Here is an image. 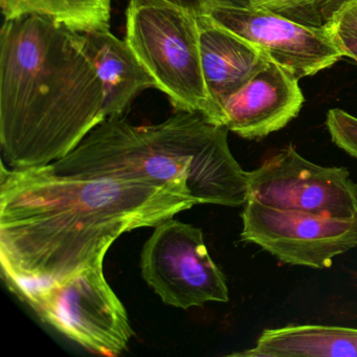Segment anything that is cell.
<instances>
[{
    "mask_svg": "<svg viewBox=\"0 0 357 357\" xmlns=\"http://www.w3.org/2000/svg\"><path fill=\"white\" fill-rule=\"evenodd\" d=\"M248 200L319 216L357 217V183L349 171L309 162L291 145L248 172Z\"/></svg>",
    "mask_w": 357,
    "mask_h": 357,
    "instance_id": "obj_7",
    "label": "cell"
},
{
    "mask_svg": "<svg viewBox=\"0 0 357 357\" xmlns=\"http://www.w3.org/2000/svg\"><path fill=\"white\" fill-rule=\"evenodd\" d=\"M334 26L357 29V0H352L344 10ZM332 29V28H331Z\"/></svg>",
    "mask_w": 357,
    "mask_h": 357,
    "instance_id": "obj_19",
    "label": "cell"
},
{
    "mask_svg": "<svg viewBox=\"0 0 357 357\" xmlns=\"http://www.w3.org/2000/svg\"><path fill=\"white\" fill-rule=\"evenodd\" d=\"M3 20L45 16L79 33L109 30L112 0H0Z\"/></svg>",
    "mask_w": 357,
    "mask_h": 357,
    "instance_id": "obj_14",
    "label": "cell"
},
{
    "mask_svg": "<svg viewBox=\"0 0 357 357\" xmlns=\"http://www.w3.org/2000/svg\"><path fill=\"white\" fill-rule=\"evenodd\" d=\"M352 0H250V6L268 10L309 28L331 30Z\"/></svg>",
    "mask_w": 357,
    "mask_h": 357,
    "instance_id": "obj_15",
    "label": "cell"
},
{
    "mask_svg": "<svg viewBox=\"0 0 357 357\" xmlns=\"http://www.w3.org/2000/svg\"><path fill=\"white\" fill-rule=\"evenodd\" d=\"M103 263L15 294L41 321L89 352L118 356L135 332L126 308L105 279Z\"/></svg>",
    "mask_w": 357,
    "mask_h": 357,
    "instance_id": "obj_5",
    "label": "cell"
},
{
    "mask_svg": "<svg viewBox=\"0 0 357 357\" xmlns=\"http://www.w3.org/2000/svg\"><path fill=\"white\" fill-rule=\"evenodd\" d=\"M330 31L340 51L344 54V57L350 58L357 62V29L334 26Z\"/></svg>",
    "mask_w": 357,
    "mask_h": 357,
    "instance_id": "obj_17",
    "label": "cell"
},
{
    "mask_svg": "<svg viewBox=\"0 0 357 357\" xmlns=\"http://www.w3.org/2000/svg\"><path fill=\"white\" fill-rule=\"evenodd\" d=\"M196 17L204 80L216 108L214 124L218 125L221 102L245 84L268 59L243 39L202 16Z\"/></svg>",
    "mask_w": 357,
    "mask_h": 357,
    "instance_id": "obj_11",
    "label": "cell"
},
{
    "mask_svg": "<svg viewBox=\"0 0 357 357\" xmlns=\"http://www.w3.org/2000/svg\"><path fill=\"white\" fill-rule=\"evenodd\" d=\"M104 120L103 85L84 33L36 14L3 20L1 162L10 168L53 164Z\"/></svg>",
    "mask_w": 357,
    "mask_h": 357,
    "instance_id": "obj_2",
    "label": "cell"
},
{
    "mask_svg": "<svg viewBox=\"0 0 357 357\" xmlns=\"http://www.w3.org/2000/svg\"><path fill=\"white\" fill-rule=\"evenodd\" d=\"M0 263L8 287L62 281L104 262L123 234L154 227L198 204L183 183L81 177L1 162Z\"/></svg>",
    "mask_w": 357,
    "mask_h": 357,
    "instance_id": "obj_1",
    "label": "cell"
},
{
    "mask_svg": "<svg viewBox=\"0 0 357 357\" xmlns=\"http://www.w3.org/2000/svg\"><path fill=\"white\" fill-rule=\"evenodd\" d=\"M126 39L175 110L214 124L216 108L204 80L197 17L170 0H130Z\"/></svg>",
    "mask_w": 357,
    "mask_h": 357,
    "instance_id": "obj_4",
    "label": "cell"
},
{
    "mask_svg": "<svg viewBox=\"0 0 357 357\" xmlns=\"http://www.w3.org/2000/svg\"><path fill=\"white\" fill-rule=\"evenodd\" d=\"M227 132L202 114L185 110L143 126L126 116H112L51 165L56 172L75 176L183 183L198 204L241 206L248 200V172L231 154Z\"/></svg>",
    "mask_w": 357,
    "mask_h": 357,
    "instance_id": "obj_3",
    "label": "cell"
},
{
    "mask_svg": "<svg viewBox=\"0 0 357 357\" xmlns=\"http://www.w3.org/2000/svg\"><path fill=\"white\" fill-rule=\"evenodd\" d=\"M170 1L188 10L195 16L204 8L212 7V6H238V7L250 6V0H170Z\"/></svg>",
    "mask_w": 357,
    "mask_h": 357,
    "instance_id": "obj_18",
    "label": "cell"
},
{
    "mask_svg": "<svg viewBox=\"0 0 357 357\" xmlns=\"http://www.w3.org/2000/svg\"><path fill=\"white\" fill-rule=\"evenodd\" d=\"M196 16L243 39L298 80L314 76L344 58L331 31L309 28L268 10L212 6Z\"/></svg>",
    "mask_w": 357,
    "mask_h": 357,
    "instance_id": "obj_9",
    "label": "cell"
},
{
    "mask_svg": "<svg viewBox=\"0 0 357 357\" xmlns=\"http://www.w3.org/2000/svg\"><path fill=\"white\" fill-rule=\"evenodd\" d=\"M87 51L101 79L106 119L126 116L135 98L158 82L126 40L109 30L84 33Z\"/></svg>",
    "mask_w": 357,
    "mask_h": 357,
    "instance_id": "obj_12",
    "label": "cell"
},
{
    "mask_svg": "<svg viewBox=\"0 0 357 357\" xmlns=\"http://www.w3.org/2000/svg\"><path fill=\"white\" fill-rule=\"evenodd\" d=\"M231 356L357 357V329L335 326L296 325L267 329L256 347Z\"/></svg>",
    "mask_w": 357,
    "mask_h": 357,
    "instance_id": "obj_13",
    "label": "cell"
},
{
    "mask_svg": "<svg viewBox=\"0 0 357 357\" xmlns=\"http://www.w3.org/2000/svg\"><path fill=\"white\" fill-rule=\"evenodd\" d=\"M326 126L332 142L357 158V118L342 109L328 112Z\"/></svg>",
    "mask_w": 357,
    "mask_h": 357,
    "instance_id": "obj_16",
    "label": "cell"
},
{
    "mask_svg": "<svg viewBox=\"0 0 357 357\" xmlns=\"http://www.w3.org/2000/svg\"><path fill=\"white\" fill-rule=\"evenodd\" d=\"M241 239L287 264L329 268L333 259L357 246L356 218L281 210L246 200Z\"/></svg>",
    "mask_w": 357,
    "mask_h": 357,
    "instance_id": "obj_8",
    "label": "cell"
},
{
    "mask_svg": "<svg viewBox=\"0 0 357 357\" xmlns=\"http://www.w3.org/2000/svg\"><path fill=\"white\" fill-rule=\"evenodd\" d=\"M298 79L267 61L245 84L220 103L218 126L248 139H259L287 126L305 99Z\"/></svg>",
    "mask_w": 357,
    "mask_h": 357,
    "instance_id": "obj_10",
    "label": "cell"
},
{
    "mask_svg": "<svg viewBox=\"0 0 357 357\" xmlns=\"http://www.w3.org/2000/svg\"><path fill=\"white\" fill-rule=\"evenodd\" d=\"M142 275L169 306L229 302L227 279L213 261L202 229L173 218L154 227L141 255Z\"/></svg>",
    "mask_w": 357,
    "mask_h": 357,
    "instance_id": "obj_6",
    "label": "cell"
}]
</instances>
